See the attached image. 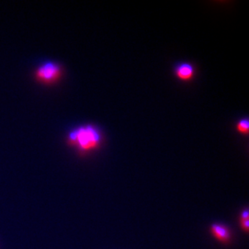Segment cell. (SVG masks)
Returning <instances> with one entry per match:
<instances>
[{"label":"cell","instance_id":"6da1fadb","mask_svg":"<svg viewBox=\"0 0 249 249\" xmlns=\"http://www.w3.org/2000/svg\"><path fill=\"white\" fill-rule=\"evenodd\" d=\"M101 132L91 124L80 126L71 131L67 137V142L83 152L96 150L101 145Z\"/></svg>","mask_w":249,"mask_h":249},{"label":"cell","instance_id":"52a82bcc","mask_svg":"<svg viewBox=\"0 0 249 249\" xmlns=\"http://www.w3.org/2000/svg\"><path fill=\"white\" fill-rule=\"evenodd\" d=\"M249 211L248 210H246V211L242 213V220H245V219H249Z\"/></svg>","mask_w":249,"mask_h":249},{"label":"cell","instance_id":"7a4b0ae2","mask_svg":"<svg viewBox=\"0 0 249 249\" xmlns=\"http://www.w3.org/2000/svg\"><path fill=\"white\" fill-rule=\"evenodd\" d=\"M62 67L56 62H46L36 70L35 77L40 83L52 84L58 81L62 76Z\"/></svg>","mask_w":249,"mask_h":249},{"label":"cell","instance_id":"8992f818","mask_svg":"<svg viewBox=\"0 0 249 249\" xmlns=\"http://www.w3.org/2000/svg\"><path fill=\"white\" fill-rule=\"evenodd\" d=\"M242 227L245 229L247 231H248L249 227V219H245V220H242Z\"/></svg>","mask_w":249,"mask_h":249},{"label":"cell","instance_id":"277c9868","mask_svg":"<svg viewBox=\"0 0 249 249\" xmlns=\"http://www.w3.org/2000/svg\"><path fill=\"white\" fill-rule=\"evenodd\" d=\"M211 231L216 238L222 242H227L230 239V232L229 229L221 224H213Z\"/></svg>","mask_w":249,"mask_h":249},{"label":"cell","instance_id":"3957f363","mask_svg":"<svg viewBox=\"0 0 249 249\" xmlns=\"http://www.w3.org/2000/svg\"><path fill=\"white\" fill-rule=\"evenodd\" d=\"M175 72L178 79L189 81L194 77L195 69L191 64L183 62L176 67Z\"/></svg>","mask_w":249,"mask_h":249},{"label":"cell","instance_id":"5b68a950","mask_svg":"<svg viewBox=\"0 0 249 249\" xmlns=\"http://www.w3.org/2000/svg\"><path fill=\"white\" fill-rule=\"evenodd\" d=\"M236 129L241 134H248L249 132V121L247 119H241L236 124Z\"/></svg>","mask_w":249,"mask_h":249}]
</instances>
